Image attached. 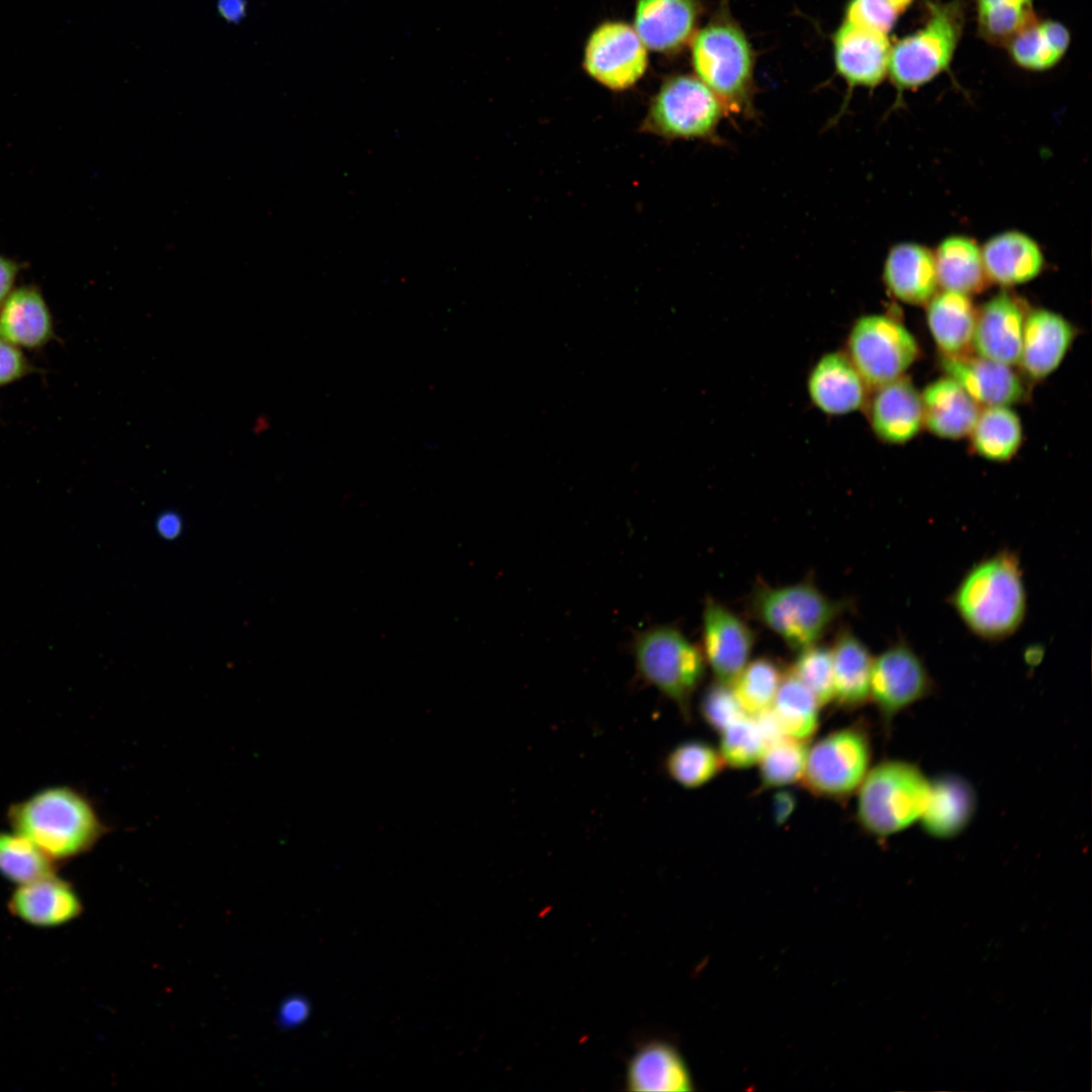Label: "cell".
Returning a JSON list of instances; mask_svg holds the SVG:
<instances>
[{
    "label": "cell",
    "instance_id": "9",
    "mask_svg": "<svg viewBox=\"0 0 1092 1092\" xmlns=\"http://www.w3.org/2000/svg\"><path fill=\"white\" fill-rule=\"evenodd\" d=\"M845 354L864 380L876 388L904 376L919 355L911 332L896 318L864 314L850 328Z\"/></svg>",
    "mask_w": 1092,
    "mask_h": 1092
},
{
    "label": "cell",
    "instance_id": "48",
    "mask_svg": "<svg viewBox=\"0 0 1092 1092\" xmlns=\"http://www.w3.org/2000/svg\"><path fill=\"white\" fill-rule=\"evenodd\" d=\"M159 527L161 529L162 534L171 537L172 535H175L177 533V531L179 529V523H178L176 517H172V516L169 515V516H165V517L162 518Z\"/></svg>",
    "mask_w": 1092,
    "mask_h": 1092
},
{
    "label": "cell",
    "instance_id": "31",
    "mask_svg": "<svg viewBox=\"0 0 1092 1092\" xmlns=\"http://www.w3.org/2000/svg\"><path fill=\"white\" fill-rule=\"evenodd\" d=\"M1070 41V31L1060 21L1035 19L1017 32L1006 47L1012 61L1019 67L1044 71L1062 60Z\"/></svg>",
    "mask_w": 1092,
    "mask_h": 1092
},
{
    "label": "cell",
    "instance_id": "42",
    "mask_svg": "<svg viewBox=\"0 0 1092 1092\" xmlns=\"http://www.w3.org/2000/svg\"><path fill=\"white\" fill-rule=\"evenodd\" d=\"M899 12L887 0H850L845 21L887 35L894 27Z\"/></svg>",
    "mask_w": 1092,
    "mask_h": 1092
},
{
    "label": "cell",
    "instance_id": "3",
    "mask_svg": "<svg viewBox=\"0 0 1092 1092\" xmlns=\"http://www.w3.org/2000/svg\"><path fill=\"white\" fill-rule=\"evenodd\" d=\"M931 781L914 763L899 759L879 762L858 787L856 817L876 837L899 833L918 821L925 809Z\"/></svg>",
    "mask_w": 1092,
    "mask_h": 1092
},
{
    "label": "cell",
    "instance_id": "37",
    "mask_svg": "<svg viewBox=\"0 0 1092 1092\" xmlns=\"http://www.w3.org/2000/svg\"><path fill=\"white\" fill-rule=\"evenodd\" d=\"M784 673L768 657L748 661L732 689L745 714L755 716L771 708Z\"/></svg>",
    "mask_w": 1092,
    "mask_h": 1092
},
{
    "label": "cell",
    "instance_id": "13",
    "mask_svg": "<svg viewBox=\"0 0 1092 1092\" xmlns=\"http://www.w3.org/2000/svg\"><path fill=\"white\" fill-rule=\"evenodd\" d=\"M755 637L734 612L710 599L703 614V654L716 679L732 685L749 661Z\"/></svg>",
    "mask_w": 1092,
    "mask_h": 1092
},
{
    "label": "cell",
    "instance_id": "19",
    "mask_svg": "<svg viewBox=\"0 0 1092 1092\" xmlns=\"http://www.w3.org/2000/svg\"><path fill=\"white\" fill-rule=\"evenodd\" d=\"M940 364L980 406L1010 405L1024 394L1012 366L968 354L943 356Z\"/></svg>",
    "mask_w": 1092,
    "mask_h": 1092
},
{
    "label": "cell",
    "instance_id": "26",
    "mask_svg": "<svg viewBox=\"0 0 1092 1092\" xmlns=\"http://www.w3.org/2000/svg\"><path fill=\"white\" fill-rule=\"evenodd\" d=\"M625 1083L633 1092L693 1089L684 1059L674 1046L661 1040L646 1042L632 1055L626 1068Z\"/></svg>",
    "mask_w": 1092,
    "mask_h": 1092
},
{
    "label": "cell",
    "instance_id": "24",
    "mask_svg": "<svg viewBox=\"0 0 1092 1092\" xmlns=\"http://www.w3.org/2000/svg\"><path fill=\"white\" fill-rule=\"evenodd\" d=\"M989 282L1003 287L1033 280L1043 269L1038 244L1026 234L1008 231L989 239L981 248Z\"/></svg>",
    "mask_w": 1092,
    "mask_h": 1092
},
{
    "label": "cell",
    "instance_id": "10",
    "mask_svg": "<svg viewBox=\"0 0 1092 1092\" xmlns=\"http://www.w3.org/2000/svg\"><path fill=\"white\" fill-rule=\"evenodd\" d=\"M871 757V741L864 728L836 730L808 748L803 784L816 796L848 797L868 774Z\"/></svg>",
    "mask_w": 1092,
    "mask_h": 1092
},
{
    "label": "cell",
    "instance_id": "45",
    "mask_svg": "<svg viewBox=\"0 0 1092 1092\" xmlns=\"http://www.w3.org/2000/svg\"><path fill=\"white\" fill-rule=\"evenodd\" d=\"M795 795L787 790L777 792L772 797L771 813L777 825H783L792 816L796 808Z\"/></svg>",
    "mask_w": 1092,
    "mask_h": 1092
},
{
    "label": "cell",
    "instance_id": "27",
    "mask_svg": "<svg viewBox=\"0 0 1092 1092\" xmlns=\"http://www.w3.org/2000/svg\"><path fill=\"white\" fill-rule=\"evenodd\" d=\"M976 810V794L964 778L946 775L931 781L930 793L920 817L930 836L947 839L962 833Z\"/></svg>",
    "mask_w": 1092,
    "mask_h": 1092
},
{
    "label": "cell",
    "instance_id": "6",
    "mask_svg": "<svg viewBox=\"0 0 1092 1092\" xmlns=\"http://www.w3.org/2000/svg\"><path fill=\"white\" fill-rule=\"evenodd\" d=\"M641 677L669 699L685 720L701 685L706 660L703 651L672 626H655L638 634L633 644Z\"/></svg>",
    "mask_w": 1092,
    "mask_h": 1092
},
{
    "label": "cell",
    "instance_id": "39",
    "mask_svg": "<svg viewBox=\"0 0 1092 1092\" xmlns=\"http://www.w3.org/2000/svg\"><path fill=\"white\" fill-rule=\"evenodd\" d=\"M719 753L724 764L746 768L758 763L767 743L753 716L744 715L721 732Z\"/></svg>",
    "mask_w": 1092,
    "mask_h": 1092
},
{
    "label": "cell",
    "instance_id": "47",
    "mask_svg": "<svg viewBox=\"0 0 1092 1092\" xmlns=\"http://www.w3.org/2000/svg\"><path fill=\"white\" fill-rule=\"evenodd\" d=\"M244 0H219L218 11L229 21H238L245 12Z\"/></svg>",
    "mask_w": 1092,
    "mask_h": 1092
},
{
    "label": "cell",
    "instance_id": "23",
    "mask_svg": "<svg viewBox=\"0 0 1092 1092\" xmlns=\"http://www.w3.org/2000/svg\"><path fill=\"white\" fill-rule=\"evenodd\" d=\"M697 19L695 0H637L633 28L647 49L669 53L691 38Z\"/></svg>",
    "mask_w": 1092,
    "mask_h": 1092
},
{
    "label": "cell",
    "instance_id": "4",
    "mask_svg": "<svg viewBox=\"0 0 1092 1092\" xmlns=\"http://www.w3.org/2000/svg\"><path fill=\"white\" fill-rule=\"evenodd\" d=\"M692 63L728 113L753 115V54L743 31L727 19H717L695 36Z\"/></svg>",
    "mask_w": 1092,
    "mask_h": 1092
},
{
    "label": "cell",
    "instance_id": "30",
    "mask_svg": "<svg viewBox=\"0 0 1092 1092\" xmlns=\"http://www.w3.org/2000/svg\"><path fill=\"white\" fill-rule=\"evenodd\" d=\"M938 286L942 290L972 295L989 282L981 247L966 236L943 239L933 252Z\"/></svg>",
    "mask_w": 1092,
    "mask_h": 1092
},
{
    "label": "cell",
    "instance_id": "8",
    "mask_svg": "<svg viewBox=\"0 0 1092 1092\" xmlns=\"http://www.w3.org/2000/svg\"><path fill=\"white\" fill-rule=\"evenodd\" d=\"M844 607L809 581L760 586L752 599L757 619L796 651L816 644Z\"/></svg>",
    "mask_w": 1092,
    "mask_h": 1092
},
{
    "label": "cell",
    "instance_id": "46",
    "mask_svg": "<svg viewBox=\"0 0 1092 1092\" xmlns=\"http://www.w3.org/2000/svg\"><path fill=\"white\" fill-rule=\"evenodd\" d=\"M308 1005L301 998H290L281 1006L279 1019L284 1026H292L303 1021L308 1014Z\"/></svg>",
    "mask_w": 1092,
    "mask_h": 1092
},
{
    "label": "cell",
    "instance_id": "21",
    "mask_svg": "<svg viewBox=\"0 0 1092 1092\" xmlns=\"http://www.w3.org/2000/svg\"><path fill=\"white\" fill-rule=\"evenodd\" d=\"M0 338L28 351L39 350L56 339L52 311L37 286L15 287L0 305Z\"/></svg>",
    "mask_w": 1092,
    "mask_h": 1092
},
{
    "label": "cell",
    "instance_id": "38",
    "mask_svg": "<svg viewBox=\"0 0 1092 1092\" xmlns=\"http://www.w3.org/2000/svg\"><path fill=\"white\" fill-rule=\"evenodd\" d=\"M807 754L805 741L787 736L768 745L758 761L761 786L783 788L802 780Z\"/></svg>",
    "mask_w": 1092,
    "mask_h": 1092
},
{
    "label": "cell",
    "instance_id": "11",
    "mask_svg": "<svg viewBox=\"0 0 1092 1092\" xmlns=\"http://www.w3.org/2000/svg\"><path fill=\"white\" fill-rule=\"evenodd\" d=\"M933 689L927 667L905 640L895 642L874 657L870 700L877 707L886 729L896 715L929 696Z\"/></svg>",
    "mask_w": 1092,
    "mask_h": 1092
},
{
    "label": "cell",
    "instance_id": "41",
    "mask_svg": "<svg viewBox=\"0 0 1092 1092\" xmlns=\"http://www.w3.org/2000/svg\"><path fill=\"white\" fill-rule=\"evenodd\" d=\"M700 710L705 722L718 732L746 715L732 686L717 679L704 692Z\"/></svg>",
    "mask_w": 1092,
    "mask_h": 1092
},
{
    "label": "cell",
    "instance_id": "17",
    "mask_svg": "<svg viewBox=\"0 0 1092 1092\" xmlns=\"http://www.w3.org/2000/svg\"><path fill=\"white\" fill-rule=\"evenodd\" d=\"M807 388L812 403L822 413L841 416L868 401V385L845 352H829L812 367Z\"/></svg>",
    "mask_w": 1092,
    "mask_h": 1092
},
{
    "label": "cell",
    "instance_id": "40",
    "mask_svg": "<svg viewBox=\"0 0 1092 1092\" xmlns=\"http://www.w3.org/2000/svg\"><path fill=\"white\" fill-rule=\"evenodd\" d=\"M790 671L815 696L820 706L833 701V664L831 649L813 644L799 651Z\"/></svg>",
    "mask_w": 1092,
    "mask_h": 1092
},
{
    "label": "cell",
    "instance_id": "35",
    "mask_svg": "<svg viewBox=\"0 0 1092 1092\" xmlns=\"http://www.w3.org/2000/svg\"><path fill=\"white\" fill-rule=\"evenodd\" d=\"M56 862L16 832L0 831V875L16 886L56 873Z\"/></svg>",
    "mask_w": 1092,
    "mask_h": 1092
},
{
    "label": "cell",
    "instance_id": "12",
    "mask_svg": "<svg viewBox=\"0 0 1092 1092\" xmlns=\"http://www.w3.org/2000/svg\"><path fill=\"white\" fill-rule=\"evenodd\" d=\"M647 51L635 29L624 22L601 24L590 34L583 67L605 87L620 91L632 87L647 68Z\"/></svg>",
    "mask_w": 1092,
    "mask_h": 1092
},
{
    "label": "cell",
    "instance_id": "15",
    "mask_svg": "<svg viewBox=\"0 0 1092 1092\" xmlns=\"http://www.w3.org/2000/svg\"><path fill=\"white\" fill-rule=\"evenodd\" d=\"M8 910L19 921L37 928H56L74 921L83 911L72 884L55 874L16 886Z\"/></svg>",
    "mask_w": 1092,
    "mask_h": 1092
},
{
    "label": "cell",
    "instance_id": "16",
    "mask_svg": "<svg viewBox=\"0 0 1092 1092\" xmlns=\"http://www.w3.org/2000/svg\"><path fill=\"white\" fill-rule=\"evenodd\" d=\"M837 73L852 88L876 87L888 73V36L844 21L833 36Z\"/></svg>",
    "mask_w": 1092,
    "mask_h": 1092
},
{
    "label": "cell",
    "instance_id": "14",
    "mask_svg": "<svg viewBox=\"0 0 1092 1092\" xmlns=\"http://www.w3.org/2000/svg\"><path fill=\"white\" fill-rule=\"evenodd\" d=\"M1027 312L1021 301L1001 291L977 310L972 347L977 355L1009 366L1018 364Z\"/></svg>",
    "mask_w": 1092,
    "mask_h": 1092
},
{
    "label": "cell",
    "instance_id": "36",
    "mask_svg": "<svg viewBox=\"0 0 1092 1092\" xmlns=\"http://www.w3.org/2000/svg\"><path fill=\"white\" fill-rule=\"evenodd\" d=\"M981 36L997 46L1034 21L1033 0H976Z\"/></svg>",
    "mask_w": 1092,
    "mask_h": 1092
},
{
    "label": "cell",
    "instance_id": "49",
    "mask_svg": "<svg viewBox=\"0 0 1092 1092\" xmlns=\"http://www.w3.org/2000/svg\"><path fill=\"white\" fill-rule=\"evenodd\" d=\"M899 13L909 7L913 0H887Z\"/></svg>",
    "mask_w": 1092,
    "mask_h": 1092
},
{
    "label": "cell",
    "instance_id": "18",
    "mask_svg": "<svg viewBox=\"0 0 1092 1092\" xmlns=\"http://www.w3.org/2000/svg\"><path fill=\"white\" fill-rule=\"evenodd\" d=\"M874 434L889 444H905L923 426L921 393L904 376L875 388L868 401Z\"/></svg>",
    "mask_w": 1092,
    "mask_h": 1092
},
{
    "label": "cell",
    "instance_id": "33",
    "mask_svg": "<svg viewBox=\"0 0 1092 1092\" xmlns=\"http://www.w3.org/2000/svg\"><path fill=\"white\" fill-rule=\"evenodd\" d=\"M820 707L811 691L789 670L770 709L785 736L806 742L818 728Z\"/></svg>",
    "mask_w": 1092,
    "mask_h": 1092
},
{
    "label": "cell",
    "instance_id": "28",
    "mask_svg": "<svg viewBox=\"0 0 1092 1092\" xmlns=\"http://www.w3.org/2000/svg\"><path fill=\"white\" fill-rule=\"evenodd\" d=\"M926 321L943 356L967 354L972 347L977 309L969 295L941 290L926 303Z\"/></svg>",
    "mask_w": 1092,
    "mask_h": 1092
},
{
    "label": "cell",
    "instance_id": "22",
    "mask_svg": "<svg viewBox=\"0 0 1092 1092\" xmlns=\"http://www.w3.org/2000/svg\"><path fill=\"white\" fill-rule=\"evenodd\" d=\"M883 281L897 300L926 305L939 287L933 252L916 243L895 245L886 257Z\"/></svg>",
    "mask_w": 1092,
    "mask_h": 1092
},
{
    "label": "cell",
    "instance_id": "43",
    "mask_svg": "<svg viewBox=\"0 0 1092 1092\" xmlns=\"http://www.w3.org/2000/svg\"><path fill=\"white\" fill-rule=\"evenodd\" d=\"M34 372L22 350L0 338V388Z\"/></svg>",
    "mask_w": 1092,
    "mask_h": 1092
},
{
    "label": "cell",
    "instance_id": "2",
    "mask_svg": "<svg viewBox=\"0 0 1092 1092\" xmlns=\"http://www.w3.org/2000/svg\"><path fill=\"white\" fill-rule=\"evenodd\" d=\"M8 821L14 832L34 843L54 862L85 853L105 833L92 803L65 786L42 789L14 804Z\"/></svg>",
    "mask_w": 1092,
    "mask_h": 1092
},
{
    "label": "cell",
    "instance_id": "5",
    "mask_svg": "<svg viewBox=\"0 0 1092 1092\" xmlns=\"http://www.w3.org/2000/svg\"><path fill=\"white\" fill-rule=\"evenodd\" d=\"M923 27L891 47L888 73L900 91L915 89L946 71L961 38L962 0L928 1Z\"/></svg>",
    "mask_w": 1092,
    "mask_h": 1092
},
{
    "label": "cell",
    "instance_id": "29",
    "mask_svg": "<svg viewBox=\"0 0 1092 1092\" xmlns=\"http://www.w3.org/2000/svg\"><path fill=\"white\" fill-rule=\"evenodd\" d=\"M833 701L845 709H856L870 701L873 659L869 648L850 630H841L831 649Z\"/></svg>",
    "mask_w": 1092,
    "mask_h": 1092
},
{
    "label": "cell",
    "instance_id": "34",
    "mask_svg": "<svg viewBox=\"0 0 1092 1092\" xmlns=\"http://www.w3.org/2000/svg\"><path fill=\"white\" fill-rule=\"evenodd\" d=\"M723 766L719 751L701 740L680 742L672 747L664 758L665 772L685 789H697L706 785Z\"/></svg>",
    "mask_w": 1092,
    "mask_h": 1092
},
{
    "label": "cell",
    "instance_id": "20",
    "mask_svg": "<svg viewBox=\"0 0 1092 1092\" xmlns=\"http://www.w3.org/2000/svg\"><path fill=\"white\" fill-rule=\"evenodd\" d=\"M1075 329L1063 315L1045 308L1026 314L1018 364L1032 379L1051 375L1063 362Z\"/></svg>",
    "mask_w": 1092,
    "mask_h": 1092
},
{
    "label": "cell",
    "instance_id": "32",
    "mask_svg": "<svg viewBox=\"0 0 1092 1092\" xmlns=\"http://www.w3.org/2000/svg\"><path fill=\"white\" fill-rule=\"evenodd\" d=\"M969 436L979 456L990 461H1008L1021 445V421L1009 405L984 406Z\"/></svg>",
    "mask_w": 1092,
    "mask_h": 1092
},
{
    "label": "cell",
    "instance_id": "7",
    "mask_svg": "<svg viewBox=\"0 0 1092 1092\" xmlns=\"http://www.w3.org/2000/svg\"><path fill=\"white\" fill-rule=\"evenodd\" d=\"M727 114L720 99L698 77L677 75L663 82L640 128L670 141L720 145L718 129Z\"/></svg>",
    "mask_w": 1092,
    "mask_h": 1092
},
{
    "label": "cell",
    "instance_id": "1",
    "mask_svg": "<svg viewBox=\"0 0 1092 1092\" xmlns=\"http://www.w3.org/2000/svg\"><path fill=\"white\" fill-rule=\"evenodd\" d=\"M949 603L967 628L986 641H1001L1022 625L1027 609L1018 555L1004 549L974 564Z\"/></svg>",
    "mask_w": 1092,
    "mask_h": 1092
},
{
    "label": "cell",
    "instance_id": "25",
    "mask_svg": "<svg viewBox=\"0 0 1092 1092\" xmlns=\"http://www.w3.org/2000/svg\"><path fill=\"white\" fill-rule=\"evenodd\" d=\"M923 425L935 436L957 440L969 436L981 406L951 377L930 382L921 392Z\"/></svg>",
    "mask_w": 1092,
    "mask_h": 1092
},
{
    "label": "cell",
    "instance_id": "44",
    "mask_svg": "<svg viewBox=\"0 0 1092 1092\" xmlns=\"http://www.w3.org/2000/svg\"><path fill=\"white\" fill-rule=\"evenodd\" d=\"M24 264L0 254V305L15 288V282Z\"/></svg>",
    "mask_w": 1092,
    "mask_h": 1092
}]
</instances>
